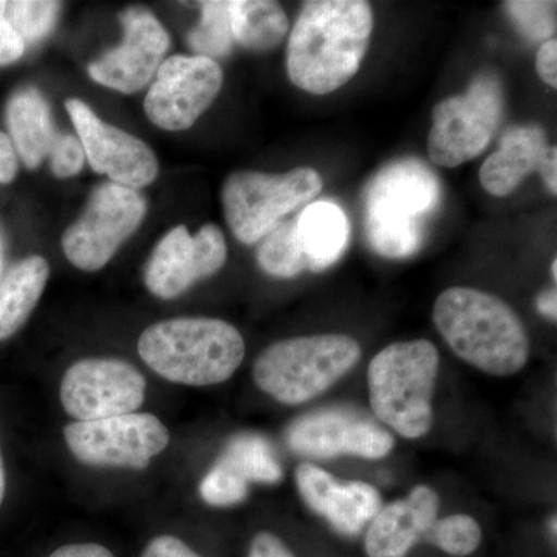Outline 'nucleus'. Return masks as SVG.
I'll return each instance as SVG.
<instances>
[{
  "label": "nucleus",
  "instance_id": "nucleus-26",
  "mask_svg": "<svg viewBox=\"0 0 557 557\" xmlns=\"http://www.w3.org/2000/svg\"><path fill=\"white\" fill-rule=\"evenodd\" d=\"M189 46L197 57L208 60L228 57L234 46L228 0H209L201 3V21L190 32Z\"/></svg>",
  "mask_w": 557,
  "mask_h": 557
},
{
  "label": "nucleus",
  "instance_id": "nucleus-25",
  "mask_svg": "<svg viewBox=\"0 0 557 557\" xmlns=\"http://www.w3.org/2000/svg\"><path fill=\"white\" fill-rule=\"evenodd\" d=\"M260 269L273 277L293 278L307 270V259L299 239L298 218L278 223L258 249Z\"/></svg>",
  "mask_w": 557,
  "mask_h": 557
},
{
  "label": "nucleus",
  "instance_id": "nucleus-2",
  "mask_svg": "<svg viewBox=\"0 0 557 557\" xmlns=\"http://www.w3.org/2000/svg\"><path fill=\"white\" fill-rule=\"evenodd\" d=\"M434 322L457 357L487 375H515L530 358L525 324L509 304L491 293L445 289L435 300Z\"/></svg>",
  "mask_w": 557,
  "mask_h": 557
},
{
  "label": "nucleus",
  "instance_id": "nucleus-38",
  "mask_svg": "<svg viewBox=\"0 0 557 557\" xmlns=\"http://www.w3.org/2000/svg\"><path fill=\"white\" fill-rule=\"evenodd\" d=\"M541 175L544 178L545 186L553 196L557 194V148L549 146L547 153H545L544 161H542Z\"/></svg>",
  "mask_w": 557,
  "mask_h": 557
},
{
  "label": "nucleus",
  "instance_id": "nucleus-13",
  "mask_svg": "<svg viewBox=\"0 0 557 557\" xmlns=\"http://www.w3.org/2000/svg\"><path fill=\"white\" fill-rule=\"evenodd\" d=\"M226 258L228 247L219 226L205 225L196 236L177 226L160 240L146 263V287L157 298H177L197 282L214 276Z\"/></svg>",
  "mask_w": 557,
  "mask_h": 557
},
{
  "label": "nucleus",
  "instance_id": "nucleus-9",
  "mask_svg": "<svg viewBox=\"0 0 557 557\" xmlns=\"http://www.w3.org/2000/svg\"><path fill=\"white\" fill-rule=\"evenodd\" d=\"M146 208L145 197L137 190L102 183L91 194L81 218L62 236L65 258L83 271L104 269L137 231Z\"/></svg>",
  "mask_w": 557,
  "mask_h": 557
},
{
  "label": "nucleus",
  "instance_id": "nucleus-23",
  "mask_svg": "<svg viewBox=\"0 0 557 557\" xmlns=\"http://www.w3.org/2000/svg\"><path fill=\"white\" fill-rule=\"evenodd\" d=\"M234 42L252 51L281 46L289 24L282 7L270 0H228Z\"/></svg>",
  "mask_w": 557,
  "mask_h": 557
},
{
  "label": "nucleus",
  "instance_id": "nucleus-12",
  "mask_svg": "<svg viewBox=\"0 0 557 557\" xmlns=\"http://www.w3.org/2000/svg\"><path fill=\"white\" fill-rule=\"evenodd\" d=\"M223 86L218 61L175 54L160 65L146 95L148 119L164 131H186L214 102Z\"/></svg>",
  "mask_w": 557,
  "mask_h": 557
},
{
  "label": "nucleus",
  "instance_id": "nucleus-22",
  "mask_svg": "<svg viewBox=\"0 0 557 557\" xmlns=\"http://www.w3.org/2000/svg\"><path fill=\"white\" fill-rule=\"evenodd\" d=\"M50 265L40 256L14 263L0 277V341L11 338L27 322L46 289Z\"/></svg>",
  "mask_w": 557,
  "mask_h": 557
},
{
  "label": "nucleus",
  "instance_id": "nucleus-32",
  "mask_svg": "<svg viewBox=\"0 0 557 557\" xmlns=\"http://www.w3.org/2000/svg\"><path fill=\"white\" fill-rule=\"evenodd\" d=\"M3 5L5 2H0V65H9L21 60L27 47L11 27L10 22L3 17Z\"/></svg>",
  "mask_w": 557,
  "mask_h": 557
},
{
  "label": "nucleus",
  "instance_id": "nucleus-30",
  "mask_svg": "<svg viewBox=\"0 0 557 557\" xmlns=\"http://www.w3.org/2000/svg\"><path fill=\"white\" fill-rule=\"evenodd\" d=\"M200 496L211 507H233L248 497V483L218 460L201 480Z\"/></svg>",
  "mask_w": 557,
  "mask_h": 557
},
{
  "label": "nucleus",
  "instance_id": "nucleus-40",
  "mask_svg": "<svg viewBox=\"0 0 557 557\" xmlns=\"http://www.w3.org/2000/svg\"><path fill=\"white\" fill-rule=\"evenodd\" d=\"M7 478L5 465H3L2 450H0V507H2L3 498H5Z\"/></svg>",
  "mask_w": 557,
  "mask_h": 557
},
{
  "label": "nucleus",
  "instance_id": "nucleus-16",
  "mask_svg": "<svg viewBox=\"0 0 557 557\" xmlns=\"http://www.w3.org/2000/svg\"><path fill=\"white\" fill-rule=\"evenodd\" d=\"M287 443L299 456L379 460L392 453L395 438L366 418L344 410H321L296 420L288 429Z\"/></svg>",
  "mask_w": 557,
  "mask_h": 557
},
{
  "label": "nucleus",
  "instance_id": "nucleus-14",
  "mask_svg": "<svg viewBox=\"0 0 557 557\" xmlns=\"http://www.w3.org/2000/svg\"><path fill=\"white\" fill-rule=\"evenodd\" d=\"M86 159L98 174L108 175L115 185L139 189L159 175V161L141 139L110 126L86 102L72 98L65 102Z\"/></svg>",
  "mask_w": 557,
  "mask_h": 557
},
{
  "label": "nucleus",
  "instance_id": "nucleus-24",
  "mask_svg": "<svg viewBox=\"0 0 557 557\" xmlns=\"http://www.w3.org/2000/svg\"><path fill=\"white\" fill-rule=\"evenodd\" d=\"M219 461L247 483L274 485L284 478L273 446L258 434H240L231 438Z\"/></svg>",
  "mask_w": 557,
  "mask_h": 557
},
{
  "label": "nucleus",
  "instance_id": "nucleus-7",
  "mask_svg": "<svg viewBox=\"0 0 557 557\" xmlns=\"http://www.w3.org/2000/svg\"><path fill=\"white\" fill-rule=\"evenodd\" d=\"M322 186L319 172L307 166L285 174L234 172L222 189L226 223L242 244H256L276 228L285 215L313 200Z\"/></svg>",
  "mask_w": 557,
  "mask_h": 557
},
{
  "label": "nucleus",
  "instance_id": "nucleus-15",
  "mask_svg": "<svg viewBox=\"0 0 557 557\" xmlns=\"http://www.w3.org/2000/svg\"><path fill=\"white\" fill-rule=\"evenodd\" d=\"M124 40L116 49L91 62L87 72L95 83L121 94L145 89L163 64L170 50V35L159 20L145 9L121 14Z\"/></svg>",
  "mask_w": 557,
  "mask_h": 557
},
{
  "label": "nucleus",
  "instance_id": "nucleus-27",
  "mask_svg": "<svg viewBox=\"0 0 557 557\" xmlns=\"http://www.w3.org/2000/svg\"><path fill=\"white\" fill-rule=\"evenodd\" d=\"M60 2L46 0H13L3 5V17L16 30L25 47L46 38L57 24Z\"/></svg>",
  "mask_w": 557,
  "mask_h": 557
},
{
  "label": "nucleus",
  "instance_id": "nucleus-8",
  "mask_svg": "<svg viewBox=\"0 0 557 557\" xmlns=\"http://www.w3.org/2000/svg\"><path fill=\"white\" fill-rule=\"evenodd\" d=\"M504 116L500 81L479 73L467 94L440 101L432 110L428 135L429 159L435 166L457 168L485 152Z\"/></svg>",
  "mask_w": 557,
  "mask_h": 557
},
{
  "label": "nucleus",
  "instance_id": "nucleus-10",
  "mask_svg": "<svg viewBox=\"0 0 557 557\" xmlns=\"http://www.w3.org/2000/svg\"><path fill=\"white\" fill-rule=\"evenodd\" d=\"M72 456L98 468L146 469L170 445V431L152 413L75 421L64 429Z\"/></svg>",
  "mask_w": 557,
  "mask_h": 557
},
{
  "label": "nucleus",
  "instance_id": "nucleus-37",
  "mask_svg": "<svg viewBox=\"0 0 557 557\" xmlns=\"http://www.w3.org/2000/svg\"><path fill=\"white\" fill-rule=\"evenodd\" d=\"M49 557H115L109 548L94 542L67 544L54 549Z\"/></svg>",
  "mask_w": 557,
  "mask_h": 557
},
{
  "label": "nucleus",
  "instance_id": "nucleus-18",
  "mask_svg": "<svg viewBox=\"0 0 557 557\" xmlns=\"http://www.w3.org/2000/svg\"><path fill=\"white\" fill-rule=\"evenodd\" d=\"M440 498L432 487H413L406 498L380 509L369 523L364 549L368 557H406L413 545L426 541L438 519Z\"/></svg>",
  "mask_w": 557,
  "mask_h": 557
},
{
  "label": "nucleus",
  "instance_id": "nucleus-41",
  "mask_svg": "<svg viewBox=\"0 0 557 557\" xmlns=\"http://www.w3.org/2000/svg\"><path fill=\"white\" fill-rule=\"evenodd\" d=\"M3 274V244H2V237H0V277H2Z\"/></svg>",
  "mask_w": 557,
  "mask_h": 557
},
{
  "label": "nucleus",
  "instance_id": "nucleus-28",
  "mask_svg": "<svg viewBox=\"0 0 557 557\" xmlns=\"http://www.w3.org/2000/svg\"><path fill=\"white\" fill-rule=\"evenodd\" d=\"M424 542L435 545L446 555L467 557L482 544V528L471 516H448V518L437 519Z\"/></svg>",
  "mask_w": 557,
  "mask_h": 557
},
{
  "label": "nucleus",
  "instance_id": "nucleus-11",
  "mask_svg": "<svg viewBox=\"0 0 557 557\" xmlns=\"http://www.w3.org/2000/svg\"><path fill=\"white\" fill-rule=\"evenodd\" d=\"M145 375L116 358H86L70 366L61 381L62 408L76 421L137 412L146 398Z\"/></svg>",
  "mask_w": 557,
  "mask_h": 557
},
{
  "label": "nucleus",
  "instance_id": "nucleus-21",
  "mask_svg": "<svg viewBox=\"0 0 557 557\" xmlns=\"http://www.w3.org/2000/svg\"><path fill=\"white\" fill-rule=\"evenodd\" d=\"M298 231L307 270L313 273L338 262L350 237L346 212L332 201H317L298 215Z\"/></svg>",
  "mask_w": 557,
  "mask_h": 557
},
{
  "label": "nucleus",
  "instance_id": "nucleus-39",
  "mask_svg": "<svg viewBox=\"0 0 557 557\" xmlns=\"http://www.w3.org/2000/svg\"><path fill=\"white\" fill-rule=\"evenodd\" d=\"M537 310L542 317L552 319L556 322L557 319V293L556 289H548L542 293L537 298Z\"/></svg>",
  "mask_w": 557,
  "mask_h": 557
},
{
  "label": "nucleus",
  "instance_id": "nucleus-1",
  "mask_svg": "<svg viewBox=\"0 0 557 557\" xmlns=\"http://www.w3.org/2000/svg\"><path fill=\"white\" fill-rule=\"evenodd\" d=\"M373 10L364 0L304 3L287 47L288 78L311 95H329L357 75L368 53Z\"/></svg>",
  "mask_w": 557,
  "mask_h": 557
},
{
  "label": "nucleus",
  "instance_id": "nucleus-35",
  "mask_svg": "<svg viewBox=\"0 0 557 557\" xmlns=\"http://www.w3.org/2000/svg\"><path fill=\"white\" fill-rule=\"evenodd\" d=\"M537 75L552 89H557V40L548 39L542 44L536 57Z\"/></svg>",
  "mask_w": 557,
  "mask_h": 557
},
{
  "label": "nucleus",
  "instance_id": "nucleus-33",
  "mask_svg": "<svg viewBox=\"0 0 557 557\" xmlns=\"http://www.w3.org/2000/svg\"><path fill=\"white\" fill-rule=\"evenodd\" d=\"M141 557H203L194 552L182 539L163 534L150 539L149 544L143 549Z\"/></svg>",
  "mask_w": 557,
  "mask_h": 557
},
{
  "label": "nucleus",
  "instance_id": "nucleus-36",
  "mask_svg": "<svg viewBox=\"0 0 557 557\" xmlns=\"http://www.w3.org/2000/svg\"><path fill=\"white\" fill-rule=\"evenodd\" d=\"M17 175V156L11 139L0 131V185H9Z\"/></svg>",
  "mask_w": 557,
  "mask_h": 557
},
{
  "label": "nucleus",
  "instance_id": "nucleus-20",
  "mask_svg": "<svg viewBox=\"0 0 557 557\" xmlns=\"http://www.w3.org/2000/svg\"><path fill=\"white\" fill-rule=\"evenodd\" d=\"M5 113L14 152L28 170H36L50 159L62 135L51 119L49 102L35 87H22L11 95Z\"/></svg>",
  "mask_w": 557,
  "mask_h": 557
},
{
  "label": "nucleus",
  "instance_id": "nucleus-6",
  "mask_svg": "<svg viewBox=\"0 0 557 557\" xmlns=\"http://www.w3.org/2000/svg\"><path fill=\"white\" fill-rule=\"evenodd\" d=\"M359 359L361 347L350 336H299L267 347L256 359L252 379L282 405H302L338 383Z\"/></svg>",
  "mask_w": 557,
  "mask_h": 557
},
{
  "label": "nucleus",
  "instance_id": "nucleus-42",
  "mask_svg": "<svg viewBox=\"0 0 557 557\" xmlns=\"http://www.w3.org/2000/svg\"><path fill=\"white\" fill-rule=\"evenodd\" d=\"M552 273H553V278H555V281H557V259H553V263H552Z\"/></svg>",
  "mask_w": 557,
  "mask_h": 557
},
{
  "label": "nucleus",
  "instance_id": "nucleus-5",
  "mask_svg": "<svg viewBox=\"0 0 557 557\" xmlns=\"http://www.w3.org/2000/svg\"><path fill=\"white\" fill-rule=\"evenodd\" d=\"M440 355L426 339L391 344L368 369L370 406L381 423L405 438H421L434 423L432 395Z\"/></svg>",
  "mask_w": 557,
  "mask_h": 557
},
{
  "label": "nucleus",
  "instance_id": "nucleus-17",
  "mask_svg": "<svg viewBox=\"0 0 557 557\" xmlns=\"http://www.w3.org/2000/svg\"><path fill=\"white\" fill-rule=\"evenodd\" d=\"M296 485L304 502L344 536H358L383 508L375 486L357 480L341 483L311 463L296 469Z\"/></svg>",
  "mask_w": 557,
  "mask_h": 557
},
{
  "label": "nucleus",
  "instance_id": "nucleus-19",
  "mask_svg": "<svg viewBox=\"0 0 557 557\" xmlns=\"http://www.w3.org/2000/svg\"><path fill=\"white\" fill-rule=\"evenodd\" d=\"M548 148L547 134L537 124L511 127L480 168L483 189L500 199L515 193L528 175L541 171Z\"/></svg>",
  "mask_w": 557,
  "mask_h": 557
},
{
  "label": "nucleus",
  "instance_id": "nucleus-31",
  "mask_svg": "<svg viewBox=\"0 0 557 557\" xmlns=\"http://www.w3.org/2000/svg\"><path fill=\"white\" fill-rule=\"evenodd\" d=\"M49 161L54 177L69 178L79 174L83 171L84 161H86V153H84L78 137L72 134H62Z\"/></svg>",
  "mask_w": 557,
  "mask_h": 557
},
{
  "label": "nucleus",
  "instance_id": "nucleus-29",
  "mask_svg": "<svg viewBox=\"0 0 557 557\" xmlns=\"http://www.w3.org/2000/svg\"><path fill=\"white\" fill-rule=\"evenodd\" d=\"M504 9L519 32L530 40L547 39L556 32V2L515 0L504 2Z\"/></svg>",
  "mask_w": 557,
  "mask_h": 557
},
{
  "label": "nucleus",
  "instance_id": "nucleus-34",
  "mask_svg": "<svg viewBox=\"0 0 557 557\" xmlns=\"http://www.w3.org/2000/svg\"><path fill=\"white\" fill-rule=\"evenodd\" d=\"M247 557H296L281 537L270 531H260L249 544Z\"/></svg>",
  "mask_w": 557,
  "mask_h": 557
},
{
  "label": "nucleus",
  "instance_id": "nucleus-3",
  "mask_svg": "<svg viewBox=\"0 0 557 557\" xmlns=\"http://www.w3.org/2000/svg\"><path fill=\"white\" fill-rule=\"evenodd\" d=\"M138 354L157 375L183 386L225 383L240 368L245 341L222 319L175 318L143 332Z\"/></svg>",
  "mask_w": 557,
  "mask_h": 557
},
{
  "label": "nucleus",
  "instance_id": "nucleus-4",
  "mask_svg": "<svg viewBox=\"0 0 557 557\" xmlns=\"http://www.w3.org/2000/svg\"><path fill=\"white\" fill-rule=\"evenodd\" d=\"M442 200L437 175L421 161L408 159L388 164L366 190V236L384 258L416 255L428 219Z\"/></svg>",
  "mask_w": 557,
  "mask_h": 557
}]
</instances>
